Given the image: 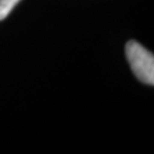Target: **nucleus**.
Wrapping results in <instances>:
<instances>
[{"label":"nucleus","instance_id":"f257e3e1","mask_svg":"<svg viewBox=\"0 0 154 154\" xmlns=\"http://www.w3.org/2000/svg\"><path fill=\"white\" fill-rule=\"evenodd\" d=\"M125 53L132 72L147 85L154 84V56L140 43L130 40L125 46Z\"/></svg>","mask_w":154,"mask_h":154},{"label":"nucleus","instance_id":"f03ea898","mask_svg":"<svg viewBox=\"0 0 154 154\" xmlns=\"http://www.w3.org/2000/svg\"><path fill=\"white\" fill-rule=\"evenodd\" d=\"M21 0H0V21L5 19Z\"/></svg>","mask_w":154,"mask_h":154}]
</instances>
